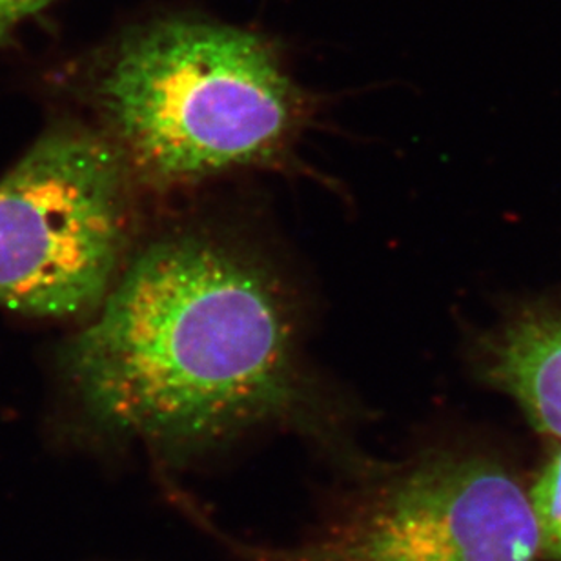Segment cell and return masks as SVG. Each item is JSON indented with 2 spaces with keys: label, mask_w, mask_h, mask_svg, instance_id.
<instances>
[{
  "label": "cell",
  "mask_w": 561,
  "mask_h": 561,
  "mask_svg": "<svg viewBox=\"0 0 561 561\" xmlns=\"http://www.w3.org/2000/svg\"><path fill=\"white\" fill-rule=\"evenodd\" d=\"M62 374L93 431L175 463L307 412L279 279L201 233L159 239L126 263L66 345Z\"/></svg>",
  "instance_id": "1"
},
{
  "label": "cell",
  "mask_w": 561,
  "mask_h": 561,
  "mask_svg": "<svg viewBox=\"0 0 561 561\" xmlns=\"http://www.w3.org/2000/svg\"><path fill=\"white\" fill-rule=\"evenodd\" d=\"M93 103L134 179L159 188L265 167L301 121V95L274 51L206 22L126 38L99 71Z\"/></svg>",
  "instance_id": "2"
},
{
  "label": "cell",
  "mask_w": 561,
  "mask_h": 561,
  "mask_svg": "<svg viewBox=\"0 0 561 561\" xmlns=\"http://www.w3.org/2000/svg\"><path fill=\"white\" fill-rule=\"evenodd\" d=\"M136 179L101 130L49 128L0 179V307L93 312L125 268Z\"/></svg>",
  "instance_id": "3"
},
{
  "label": "cell",
  "mask_w": 561,
  "mask_h": 561,
  "mask_svg": "<svg viewBox=\"0 0 561 561\" xmlns=\"http://www.w3.org/2000/svg\"><path fill=\"white\" fill-rule=\"evenodd\" d=\"M190 518L250 561H536L540 533L529 494L492 459L426 454L368 470L362 485L296 546L261 547Z\"/></svg>",
  "instance_id": "4"
},
{
  "label": "cell",
  "mask_w": 561,
  "mask_h": 561,
  "mask_svg": "<svg viewBox=\"0 0 561 561\" xmlns=\"http://www.w3.org/2000/svg\"><path fill=\"white\" fill-rule=\"evenodd\" d=\"M529 500L540 533V552L561 561V448L536 481Z\"/></svg>",
  "instance_id": "5"
},
{
  "label": "cell",
  "mask_w": 561,
  "mask_h": 561,
  "mask_svg": "<svg viewBox=\"0 0 561 561\" xmlns=\"http://www.w3.org/2000/svg\"><path fill=\"white\" fill-rule=\"evenodd\" d=\"M55 0H0V46Z\"/></svg>",
  "instance_id": "6"
}]
</instances>
